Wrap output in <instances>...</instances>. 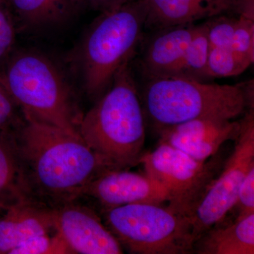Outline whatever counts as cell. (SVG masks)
Here are the masks:
<instances>
[{"mask_svg":"<svg viewBox=\"0 0 254 254\" xmlns=\"http://www.w3.org/2000/svg\"><path fill=\"white\" fill-rule=\"evenodd\" d=\"M14 138L32 195L48 206L76 201L108 170L79 134L25 118Z\"/></svg>","mask_w":254,"mask_h":254,"instance_id":"1","label":"cell"},{"mask_svg":"<svg viewBox=\"0 0 254 254\" xmlns=\"http://www.w3.org/2000/svg\"><path fill=\"white\" fill-rule=\"evenodd\" d=\"M130 63L83 115L78 133L107 169L139 163L145 141V115Z\"/></svg>","mask_w":254,"mask_h":254,"instance_id":"2","label":"cell"},{"mask_svg":"<svg viewBox=\"0 0 254 254\" xmlns=\"http://www.w3.org/2000/svg\"><path fill=\"white\" fill-rule=\"evenodd\" d=\"M254 81L235 85L181 76L147 80L142 106L159 131L198 119L235 120L254 109Z\"/></svg>","mask_w":254,"mask_h":254,"instance_id":"3","label":"cell"},{"mask_svg":"<svg viewBox=\"0 0 254 254\" xmlns=\"http://www.w3.org/2000/svg\"><path fill=\"white\" fill-rule=\"evenodd\" d=\"M0 80L25 118L79 134L83 114L67 81L46 55L23 50L9 58Z\"/></svg>","mask_w":254,"mask_h":254,"instance_id":"4","label":"cell"},{"mask_svg":"<svg viewBox=\"0 0 254 254\" xmlns=\"http://www.w3.org/2000/svg\"><path fill=\"white\" fill-rule=\"evenodd\" d=\"M145 23L142 0L103 11L95 20L76 57L87 95L98 100L108 91L119 70L133 59Z\"/></svg>","mask_w":254,"mask_h":254,"instance_id":"5","label":"cell"},{"mask_svg":"<svg viewBox=\"0 0 254 254\" xmlns=\"http://www.w3.org/2000/svg\"><path fill=\"white\" fill-rule=\"evenodd\" d=\"M103 212L105 226L128 253H193L190 220L170 206L132 203Z\"/></svg>","mask_w":254,"mask_h":254,"instance_id":"6","label":"cell"},{"mask_svg":"<svg viewBox=\"0 0 254 254\" xmlns=\"http://www.w3.org/2000/svg\"><path fill=\"white\" fill-rule=\"evenodd\" d=\"M254 166V113L249 110L240 121L235 146L218 178L213 179L187 215L193 244L203 234L220 224L234 208L241 185Z\"/></svg>","mask_w":254,"mask_h":254,"instance_id":"7","label":"cell"},{"mask_svg":"<svg viewBox=\"0 0 254 254\" xmlns=\"http://www.w3.org/2000/svg\"><path fill=\"white\" fill-rule=\"evenodd\" d=\"M145 174L161 184L170 195L168 206L187 216L213 180L212 163L200 162L165 142L142 155Z\"/></svg>","mask_w":254,"mask_h":254,"instance_id":"8","label":"cell"},{"mask_svg":"<svg viewBox=\"0 0 254 254\" xmlns=\"http://www.w3.org/2000/svg\"><path fill=\"white\" fill-rule=\"evenodd\" d=\"M53 225L71 254H121L123 249L92 209L68 202L51 207Z\"/></svg>","mask_w":254,"mask_h":254,"instance_id":"9","label":"cell"},{"mask_svg":"<svg viewBox=\"0 0 254 254\" xmlns=\"http://www.w3.org/2000/svg\"><path fill=\"white\" fill-rule=\"evenodd\" d=\"M82 196L96 200L103 210L132 203L163 205L170 199L161 184L146 174L133 173L127 169H108L98 174Z\"/></svg>","mask_w":254,"mask_h":254,"instance_id":"10","label":"cell"},{"mask_svg":"<svg viewBox=\"0 0 254 254\" xmlns=\"http://www.w3.org/2000/svg\"><path fill=\"white\" fill-rule=\"evenodd\" d=\"M240 122L198 119L160 130V141L185 152L200 162L207 161L226 142L236 140Z\"/></svg>","mask_w":254,"mask_h":254,"instance_id":"11","label":"cell"},{"mask_svg":"<svg viewBox=\"0 0 254 254\" xmlns=\"http://www.w3.org/2000/svg\"><path fill=\"white\" fill-rule=\"evenodd\" d=\"M195 28L187 24L160 30L141 59L142 74L147 80L176 76Z\"/></svg>","mask_w":254,"mask_h":254,"instance_id":"12","label":"cell"},{"mask_svg":"<svg viewBox=\"0 0 254 254\" xmlns=\"http://www.w3.org/2000/svg\"><path fill=\"white\" fill-rule=\"evenodd\" d=\"M55 231L51 207L28 201L0 215V254H10L24 241Z\"/></svg>","mask_w":254,"mask_h":254,"instance_id":"13","label":"cell"},{"mask_svg":"<svg viewBox=\"0 0 254 254\" xmlns=\"http://www.w3.org/2000/svg\"><path fill=\"white\" fill-rule=\"evenodd\" d=\"M145 27L160 30L229 12L230 0H142Z\"/></svg>","mask_w":254,"mask_h":254,"instance_id":"14","label":"cell"},{"mask_svg":"<svg viewBox=\"0 0 254 254\" xmlns=\"http://www.w3.org/2000/svg\"><path fill=\"white\" fill-rule=\"evenodd\" d=\"M28 201L32 195L13 135L0 133V208Z\"/></svg>","mask_w":254,"mask_h":254,"instance_id":"15","label":"cell"},{"mask_svg":"<svg viewBox=\"0 0 254 254\" xmlns=\"http://www.w3.org/2000/svg\"><path fill=\"white\" fill-rule=\"evenodd\" d=\"M198 254H254V214L230 225H215L193 245Z\"/></svg>","mask_w":254,"mask_h":254,"instance_id":"16","label":"cell"},{"mask_svg":"<svg viewBox=\"0 0 254 254\" xmlns=\"http://www.w3.org/2000/svg\"><path fill=\"white\" fill-rule=\"evenodd\" d=\"M16 25L39 30L62 24L75 11L71 0H7Z\"/></svg>","mask_w":254,"mask_h":254,"instance_id":"17","label":"cell"},{"mask_svg":"<svg viewBox=\"0 0 254 254\" xmlns=\"http://www.w3.org/2000/svg\"><path fill=\"white\" fill-rule=\"evenodd\" d=\"M210 47L205 23L195 26L194 33L187 47L176 76L205 81L207 63Z\"/></svg>","mask_w":254,"mask_h":254,"instance_id":"18","label":"cell"},{"mask_svg":"<svg viewBox=\"0 0 254 254\" xmlns=\"http://www.w3.org/2000/svg\"><path fill=\"white\" fill-rule=\"evenodd\" d=\"M253 63L248 57L234 51L231 48H212L207 63V77L239 76Z\"/></svg>","mask_w":254,"mask_h":254,"instance_id":"19","label":"cell"},{"mask_svg":"<svg viewBox=\"0 0 254 254\" xmlns=\"http://www.w3.org/2000/svg\"><path fill=\"white\" fill-rule=\"evenodd\" d=\"M38 235L24 241L10 254H71L67 245L58 232Z\"/></svg>","mask_w":254,"mask_h":254,"instance_id":"20","label":"cell"},{"mask_svg":"<svg viewBox=\"0 0 254 254\" xmlns=\"http://www.w3.org/2000/svg\"><path fill=\"white\" fill-rule=\"evenodd\" d=\"M24 122L22 112L0 80V133L14 135Z\"/></svg>","mask_w":254,"mask_h":254,"instance_id":"21","label":"cell"},{"mask_svg":"<svg viewBox=\"0 0 254 254\" xmlns=\"http://www.w3.org/2000/svg\"><path fill=\"white\" fill-rule=\"evenodd\" d=\"M238 18L218 15L205 23L210 48H230Z\"/></svg>","mask_w":254,"mask_h":254,"instance_id":"22","label":"cell"},{"mask_svg":"<svg viewBox=\"0 0 254 254\" xmlns=\"http://www.w3.org/2000/svg\"><path fill=\"white\" fill-rule=\"evenodd\" d=\"M17 25L7 5L0 3V65L11 54Z\"/></svg>","mask_w":254,"mask_h":254,"instance_id":"23","label":"cell"},{"mask_svg":"<svg viewBox=\"0 0 254 254\" xmlns=\"http://www.w3.org/2000/svg\"><path fill=\"white\" fill-rule=\"evenodd\" d=\"M237 25L231 46L234 51L248 57L252 63L254 60V20L237 17Z\"/></svg>","mask_w":254,"mask_h":254,"instance_id":"24","label":"cell"},{"mask_svg":"<svg viewBox=\"0 0 254 254\" xmlns=\"http://www.w3.org/2000/svg\"><path fill=\"white\" fill-rule=\"evenodd\" d=\"M234 208L237 210V220L254 214V166L241 185Z\"/></svg>","mask_w":254,"mask_h":254,"instance_id":"25","label":"cell"},{"mask_svg":"<svg viewBox=\"0 0 254 254\" xmlns=\"http://www.w3.org/2000/svg\"><path fill=\"white\" fill-rule=\"evenodd\" d=\"M131 0H71L74 9H87L100 12L114 9Z\"/></svg>","mask_w":254,"mask_h":254,"instance_id":"26","label":"cell"},{"mask_svg":"<svg viewBox=\"0 0 254 254\" xmlns=\"http://www.w3.org/2000/svg\"><path fill=\"white\" fill-rule=\"evenodd\" d=\"M229 12L238 15V17L254 20V0H230Z\"/></svg>","mask_w":254,"mask_h":254,"instance_id":"27","label":"cell"},{"mask_svg":"<svg viewBox=\"0 0 254 254\" xmlns=\"http://www.w3.org/2000/svg\"><path fill=\"white\" fill-rule=\"evenodd\" d=\"M0 3L7 5V0H0Z\"/></svg>","mask_w":254,"mask_h":254,"instance_id":"28","label":"cell"},{"mask_svg":"<svg viewBox=\"0 0 254 254\" xmlns=\"http://www.w3.org/2000/svg\"><path fill=\"white\" fill-rule=\"evenodd\" d=\"M2 211H4V210H2V209L0 208V213H1V212Z\"/></svg>","mask_w":254,"mask_h":254,"instance_id":"29","label":"cell"}]
</instances>
